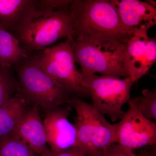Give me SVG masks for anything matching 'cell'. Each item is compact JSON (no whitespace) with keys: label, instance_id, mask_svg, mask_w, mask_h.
I'll return each instance as SVG.
<instances>
[{"label":"cell","instance_id":"cell-1","mask_svg":"<svg viewBox=\"0 0 156 156\" xmlns=\"http://www.w3.org/2000/svg\"><path fill=\"white\" fill-rule=\"evenodd\" d=\"M73 39L127 43L131 37L123 28L108 0H73L70 7Z\"/></svg>","mask_w":156,"mask_h":156},{"label":"cell","instance_id":"cell-2","mask_svg":"<svg viewBox=\"0 0 156 156\" xmlns=\"http://www.w3.org/2000/svg\"><path fill=\"white\" fill-rule=\"evenodd\" d=\"M42 50L36 51L15 65L23 94L31 105H37L47 113L57 107L69 105L74 98L46 73L41 63Z\"/></svg>","mask_w":156,"mask_h":156},{"label":"cell","instance_id":"cell-3","mask_svg":"<svg viewBox=\"0 0 156 156\" xmlns=\"http://www.w3.org/2000/svg\"><path fill=\"white\" fill-rule=\"evenodd\" d=\"M28 56L44 50L60 39H73L69 11L46 12L34 9L14 35Z\"/></svg>","mask_w":156,"mask_h":156},{"label":"cell","instance_id":"cell-4","mask_svg":"<svg viewBox=\"0 0 156 156\" xmlns=\"http://www.w3.org/2000/svg\"><path fill=\"white\" fill-rule=\"evenodd\" d=\"M69 105L75 110L77 135L75 148L84 156H101L115 143L116 124L109 123L91 104L76 97Z\"/></svg>","mask_w":156,"mask_h":156},{"label":"cell","instance_id":"cell-5","mask_svg":"<svg viewBox=\"0 0 156 156\" xmlns=\"http://www.w3.org/2000/svg\"><path fill=\"white\" fill-rule=\"evenodd\" d=\"M76 62L82 75L96 74L119 77H129L125 66L127 43L70 41Z\"/></svg>","mask_w":156,"mask_h":156},{"label":"cell","instance_id":"cell-6","mask_svg":"<svg viewBox=\"0 0 156 156\" xmlns=\"http://www.w3.org/2000/svg\"><path fill=\"white\" fill-rule=\"evenodd\" d=\"M83 86L98 111L113 122L121 119L125 113L123 105L130 100L131 89L136 81L131 77L122 79L95 74L83 76Z\"/></svg>","mask_w":156,"mask_h":156},{"label":"cell","instance_id":"cell-7","mask_svg":"<svg viewBox=\"0 0 156 156\" xmlns=\"http://www.w3.org/2000/svg\"><path fill=\"white\" fill-rule=\"evenodd\" d=\"M75 62L70 40L42 50V68L57 85L76 97L90 96Z\"/></svg>","mask_w":156,"mask_h":156},{"label":"cell","instance_id":"cell-8","mask_svg":"<svg viewBox=\"0 0 156 156\" xmlns=\"http://www.w3.org/2000/svg\"><path fill=\"white\" fill-rule=\"evenodd\" d=\"M128 105V110L116 123L115 143L132 151L155 145L156 122L140 113L133 99Z\"/></svg>","mask_w":156,"mask_h":156},{"label":"cell","instance_id":"cell-9","mask_svg":"<svg viewBox=\"0 0 156 156\" xmlns=\"http://www.w3.org/2000/svg\"><path fill=\"white\" fill-rule=\"evenodd\" d=\"M71 109L69 105H65L46 114L43 122L47 144L52 151L57 152L76 147L75 127L68 119Z\"/></svg>","mask_w":156,"mask_h":156},{"label":"cell","instance_id":"cell-10","mask_svg":"<svg viewBox=\"0 0 156 156\" xmlns=\"http://www.w3.org/2000/svg\"><path fill=\"white\" fill-rule=\"evenodd\" d=\"M122 26L132 37L136 33H147L156 24L155 3L138 0H111Z\"/></svg>","mask_w":156,"mask_h":156},{"label":"cell","instance_id":"cell-11","mask_svg":"<svg viewBox=\"0 0 156 156\" xmlns=\"http://www.w3.org/2000/svg\"><path fill=\"white\" fill-rule=\"evenodd\" d=\"M40 108L37 105L30 108L9 136L22 143L39 156L48 149Z\"/></svg>","mask_w":156,"mask_h":156},{"label":"cell","instance_id":"cell-12","mask_svg":"<svg viewBox=\"0 0 156 156\" xmlns=\"http://www.w3.org/2000/svg\"><path fill=\"white\" fill-rule=\"evenodd\" d=\"M36 4L37 0H0V25L15 35Z\"/></svg>","mask_w":156,"mask_h":156},{"label":"cell","instance_id":"cell-13","mask_svg":"<svg viewBox=\"0 0 156 156\" xmlns=\"http://www.w3.org/2000/svg\"><path fill=\"white\" fill-rule=\"evenodd\" d=\"M21 89L0 107V139L8 137L30 108Z\"/></svg>","mask_w":156,"mask_h":156},{"label":"cell","instance_id":"cell-14","mask_svg":"<svg viewBox=\"0 0 156 156\" xmlns=\"http://www.w3.org/2000/svg\"><path fill=\"white\" fill-rule=\"evenodd\" d=\"M28 56L17 38L0 25V66L11 68Z\"/></svg>","mask_w":156,"mask_h":156},{"label":"cell","instance_id":"cell-15","mask_svg":"<svg viewBox=\"0 0 156 156\" xmlns=\"http://www.w3.org/2000/svg\"><path fill=\"white\" fill-rule=\"evenodd\" d=\"M147 34H135L127 43L125 53V66L129 77L136 81V76L144 58Z\"/></svg>","mask_w":156,"mask_h":156},{"label":"cell","instance_id":"cell-16","mask_svg":"<svg viewBox=\"0 0 156 156\" xmlns=\"http://www.w3.org/2000/svg\"><path fill=\"white\" fill-rule=\"evenodd\" d=\"M20 88L19 81L11 68L0 66V107L13 97Z\"/></svg>","mask_w":156,"mask_h":156},{"label":"cell","instance_id":"cell-17","mask_svg":"<svg viewBox=\"0 0 156 156\" xmlns=\"http://www.w3.org/2000/svg\"><path fill=\"white\" fill-rule=\"evenodd\" d=\"M142 96L133 98L138 110L145 118L150 121L156 119V90L144 89Z\"/></svg>","mask_w":156,"mask_h":156},{"label":"cell","instance_id":"cell-18","mask_svg":"<svg viewBox=\"0 0 156 156\" xmlns=\"http://www.w3.org/2000/svg\"><path fill=\"white\" fill-rule=\"evenodd\" d=\"M0 156H37L25 144L8 136L0 139Z\"/></svg>","mask_w":156,"mask_h":156},{"label":"cell","instance_id":"cell-19","mask_svg":"<svg viewBox=\"0 0 156 156\" xmlns=\"http://www.w3.org/2000/svg\"><path fill=\"white\" fill-rule=\"evenodd\" d=\"M156 60V41L155 37L150 38L147 43L145 56L136 75L137 81L145 75L149 71Z\"/></svg>","mask_w":156,"mask_h":156},{"label":"cell","instance_id":"cell-20","mask_svg":"<svg viewBox=\"0 0 156 156\" xmlns=\"http://www.w3.org/2000/svg\"><path fill=\"white\" fill-rule=\"evenodd\" d=\"M73 0H37L36 10L46 12L69 11Z\"/></svg>","mask_w":156,"mask_h":156},{"label":"cell","instance_id":"cell-21","mask_svg":"<svg viewBox=\"0 0 156 156\" xmlns=\"http://www.w3.org/2000/svg\"><path fill=\"white\" fill-rule=\"evenodd\" d=\"M101 156H156L149 153L147 151H144L139 154L134 153L133 151L119 145L113 144L108 148Z\"/></svg>","mask_w":156,"mask_h":156},{"label":"cell","instance_id":"cell-22","mask_svg":"<svg viewBox=\"0 0 156 156\" xmlns=\"http://www.w3.org/2000/svg\"><path fill=\"white\" fill-rule=\"evenodd\" d=\"M40 156H84L75 148L60 152H53L48 148Z\"/></svg>","mask_w":156,"mask_h":156}]
</instances>
